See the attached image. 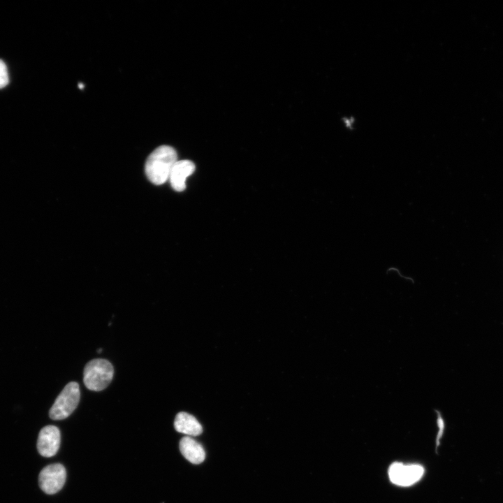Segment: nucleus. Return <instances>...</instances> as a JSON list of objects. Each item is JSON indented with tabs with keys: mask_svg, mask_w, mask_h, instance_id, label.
<instances>
[{
	"mask_svg": "<svg viewBox=\"0 0 503 503\" xmlns=\"http://www.w3.org/2000/svg\"><path fill=\"white\" fill-rule=\"evenodd\" d=\"M177 161V152L173 147H158L147 159L145 170L147 178L154 184L165 183Z\"/></svg>",
	"mask_w": 503,
	"mask_h": 503,
	"instance_id": "f257e3e1",
	"label": "nucleus"
},
{
	"mask_svg": "<svg viewBox=\"0 0 503 503\" xmlns=\"http://www.w3.org/2000/svg\"><path fill=\"white\" fill-rule=\"evenodd\" d=\"M114 374L112 364L105 359L96 358L88 362L83 372V382L91 391H100L111 382Z\"/></svg>",
	"mask_w": 503,
	"mask_h": 503,
	"instance_id": "f03ea898",
	"label": "nucleus"
},
{
	"mask_svg": "<svg viewBox=\"0 0 503 503\" xmlns=\"http://www.w3.org/2000/svg\"><path fill=\"white\" fill-rule=\"evenodd\" d=\"M80 397L79 384L75 381L67 384L50 408V417L53 420H62L69 416L77 407Z\"/></svg>",
	"mask_w": 503,
	"mask_h": 503,
	"instance_id": "7ed1b4c3",
	"label": "nucleus"
},
{
	"mask_svg": "<svg viewBox=\"0 0 503 503\" xmlns=\"http://www.w3.org/2000/svg\"><path fill=\"white\" fill-rule=\"evenodd\" d=\"M424 474V468L416 464L405 465L394 462L388 468L390 481L398 486H409L421 479Z\"/></svg>",
	"mask_w": 503,
	"mask_h": 503,
	"instance_id": "20e7f679",
	"label": "nucleus"
},
{
	"mask_svg": "<svg viewBox=\"0 0 503 503\" xmlns=\"http://www.w3.org/2000/svg\"><path fill=\"white\" fill-rule=\"evenodd\" d=\"M66 479L65 467L59 463L44 467L40 472L38 483L41 490L47 494L53 495L64 486Z\"/></svg>",
	"mask_w": 503,
	"mask_h": 503,
	"instance_id": "39448f33",
	"label": "nucleus"
},
{
	"mask_svg": "<svg viewBox=\"0 0 503 503\" xmlns=\"http://www.w3.org/2000/svg\"><path fill=\"white\" fill-rule=\"evenodd\" d=\"M61 435L59 428L54 425H47L41 429L37 441V449L43 457L54 455L59 448Z\"/></svg>",
	"mask_w": 503,
	"mask_h": 503,
	"instance_id": "423d86ee",
	"label": "nucleus"
},
{
	"mask_svg": "<svg viewBox=\"0 0 503 503\" xmlns=\"http://www.w3.org/2000/svg\"><path fill=\"white\" fill-rule=\"evenodd\" d=\"M195 170L194 163L189 160L177 161L174 164L168 180L172 187L177 191L185 189L186 180Z\"/></svg>",
	"mask_w": 503,
	"mask_h": 503,
	"instance_id": "0eeeda50",
	"label": "nucleus"
},
{
	"mask_svg": "<svg viewBox=\"0 0 503 503\" xmlns=\"http://www.w3.org/2000/svg\"><path fill=\"white\" fill-rule=\"evenodd\" d=\"M180 450L182 455L193 464H200L205 458L202 445L190 437H184L180 442Z\"/></svg>",
	"mask_w": 503,
	"mask_h": 503,
	"instance_id": "6e6552de",
	"label": "nucleus"
},
{
	"mask_svg": "<svg viewBox=\"0 0 503 503\" xmlns=\"http://www.w3.org/2000/svg\"><path fill=\"white\" fill-rule=\"evenodd\" d=\"M174 427L177 432L189 436H197L203 432L202 425L198 420L190 414L183 411L176 415Z\"/></svg>",
	"mask_w": 503,
	"mask_h": 503,
	"instance_id": "1a4fd4ad",
	"label": "nucleus"
},
{
	"mask_svg": "<svg viewBox=\"0 0 503 503\" xmlns=\"http://www.w3.org/2000/svg\"><path fill=\"white\" fill-rule=\"evenodd\" d=\"M435 411L436 415H437V427H438V429H439L438 432H437V440H436V442H437V447L439 446V445L440 439H441V438L442 437V435H443L444 432V429H445V422H444V418H443L441 412H440L439 411H438V410H436V409H435Z\"/></svg>",
	"mask_w": 503,
	"mask_h": 503,
	"instance_id": "9d476101",
	"label": "nucleus"
},
{
	"mask_svg": "<svg viewBox=\"0 0 503 503\" xmlns=\"http://www.w3.org/2000/svg\"><path fill=\"white\" fill-rule=\"evenodd\" d=\"M8 83L7 68L4 62L0 59V89L6 87Z\"/></svg>",
	"mask_w": 503,
	"mask_h": 503,
	"instance_id": "9b49d317",
	"label": "nucleus"
},
{
	"mask_svg": "<svg viewBox=\"0 0 503 503\" xmlns=\"http://www.w3.org/2000/svg\"><path fill=\"white\" fill-rule=\"evenodd\" d=\"M78 86L80 89L84 87V85H82V83L78 84Z\"/></svg>",
	"mask_w": 503,
	"mask_h": 503,
	"instance_id": "f8f14e48",
	"label": "nucleus"
},
{
	"mask_svg": "<svg viewBox=\"0 0 503 503\" xmlns=\"http://www.w3.org/2000/svg\"><path fill=\"white\" fill-rule=\"evenodd\" d=\"M98 351V353H100V352H101V351H102V349H98V351Z\"/></svg>",
	"mask_w": 503,
	"mask_h": 503,
	"instance_id": "ddd939ff",
	"label": "nucleus"
}]
</instances>
